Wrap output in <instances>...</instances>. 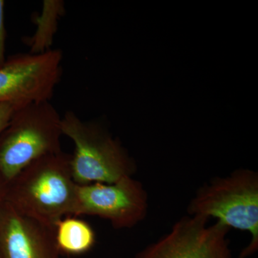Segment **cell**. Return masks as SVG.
<instances>
[{"label": "cell", "instance_id": "6", "mask_svg": "<svg viewBox=\"0 0 258 258\" xmlns=\"http://www.w3.org/2000/svg\"><path fill=\"white\" fill-rule=\"evenodd\" d=\"M148 210L149 197L144 185L134 176H125L111 184H77L73 216L98 217L120 230L143 221Z\"/></svg>", "mask_w": 258, "mask_h": 258}, {"label": "cell", "instance_id": "2", "mask_svg": "<svg viewBox=\"0 0 258 258\" xmlns=\"http://www.w3.org/2000/svg\"><path fill=\"white\" fill-rule=\"evenodd\" d=\"M187 215L211 217L229 228L248 232L251 240L240 258L258 249V174L239 169L229 175L217 176L200 186L190 200Z\"/></svg>", "mask_w": 258, "mask_h": 258}, {"label": "cell", "instance_id": "14", "mask_svg": "<svg viewBox=\"0 0 258 258\" xmlns=\"http://www.w3.org/2000/svg\"><path fill=\"white\" fill-rule=\"evenodd\" d=\"M0 258H3V256H2L1 252H0Z\"/></svg>", "mask_w": 258, "mask_h": 258}, {"label": "cell", "instance_id": "11", "mask_svg": "<svg viewBox=\"0 0 258 258\" xmlns=\"http://www.w3.org/2000/svg\"><path fill=\"white\" fill-rule=\"evenodd\" d=\"M5 1L0 0V67L6 61L5 45H6L7 31L5 25Z\"/></svg>", "mask_w": 258, "mask_h": 258}, {"label": "cell", "instance_id": "10", "mask_svg": "<svg viewBox=\"0 0 258 258\" xmlns=\"http://www.w3.org/2000/svg\"><path fill=\"white\" fill-rule=\"evenodd\" d=\"M55 242L60 252L69 254L85 253L96 243V234L84 220L63 217L55 225Z\"/></svg>", "mask_w": 258, "mask_h": 258}, {"label": "cell", "instance_id": "4", "mask_svg": "<svg viewBox=\"0 0 258 258\" xmlns=\"http://www.w3.org/2000/svg\"><path fill=\"white\" fill-rule=\"evenodd\" d=\"M62 130L74 142L71 167L76 184H111L125 176H134L135 161L119 141L99 123L85 121L69 111L62 116Z\"/></svg>", "mask_w": 258, "mask_h": 258}, {"label": "cell", "instance_id": "1", "mask_svg": "<svg viewBox=\"0 0 258 258\" xmlns=\"http://www.w3.org/2000/svg\"><path fill=\"white\" fill-rule=\"evenodd\" d=\"M76 188L71 154L62 151L20 171L8 183L5 202L22 215L55 228L61 219L74 215Z\"/></svg>", "mask_w": 258, "mask_h": 258}, {"label": "cell", "instance_id": "5", "mask_svg": "<svg viewBox=\"0 0 258 258\" xmlns=\"http://www.w3.org/2000/svg\"><path fill=\"white\" fill-rule=\"evenodd\" d=\"M62 60L60 49L7 57L0 67V103H10L18 110L50 102L62 77Z\"/></svg>", "mask_w": 258, "mask_h": 258}, {"label": "cell", "instance_id": "9", "mask_svg": "<svg viewBox=\"0 0 258 258\" xmlns=\"http://www.w3.org/2000/svg\"><path fill=\"white\" fill-rule=\"evenodd\" d=\"M66 13L64 3L61 0H44L41 12L32 17L35 31L30 37H24L23 43L30 53L40 54L50 50L58 28V22Z\"/></svg>", "mask_w": 258, "mask_h": 258}, {"label": "cell", "instance_id": "7", "mask_svg": "<svg viewBox=\"0 0 258 258\" xmlns=\"http://www.w3.org/2000/svg\"><path fill=\"white\" fill-rule=\"evenodd\" d=\"M208 221L203 217H181L136 258H232L227 238L230 229L219 222L209 225Z\"/></svg>", "mask_w": 258, "mask_h": 258}, {"label": "cell", "instance_id": "12", "mask_svg": "<svg viewBox=\"0 0 258 258\" xmlns=\"http://www.w3.org/2000/svg\"><path fill=\"white\" fill-rule=\"evenodd\" d=\"M16 108L8 103H0V134L8 126Z\"/></svg>", "mask_w": 258, "mask_h": 258}, {"label": "cell", "instance_id": "8", "mask_svg": "<svg viewBox=\"0 0 258 258\" xmlns=\"http://www.w3.org/2000/svg\"><path fill=\"white\" fill-rule=\"evenodd\" d=\"M3 258H60L55 228L22 215L6 202L0 209Z\"/></svg>", "mask_w": 258, "mask_h": 258}, {"label": "cell", "instance_id": "13", "mask_svg": "<svg viewBox=\"0 0 258 258\" xmlns=\"http://www.w3.org/2000/svg\"><path fill=\"white\" fill-rule=\"evenodd\" d=\"M7 187H8V183L0 176V209L5 203Z\"/></svg>", "mask_w": 258, "mask_h": 258}, {"label": "cell", "instance_id": "3", "mask_svg": "<svg viewBox=\"0 0 258 258\" xmlns=\"http://www.w3.org/2000/svg\"><path fill=\"white\" fill-rule=\"evenodd\" d=\"M62 116L50 102L15 111L0 134V176L7 183L33 161L62 152Z\"/></svg>", "mask_w": 258, "mask_h": 258}]
</instances>
